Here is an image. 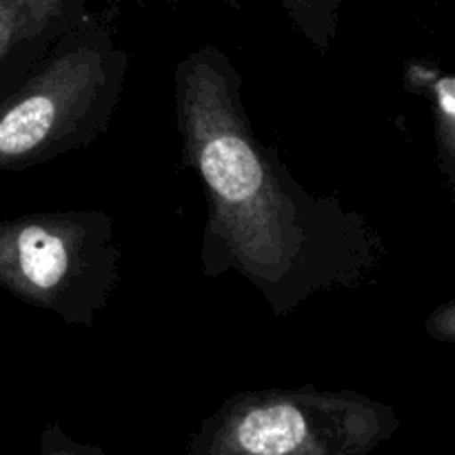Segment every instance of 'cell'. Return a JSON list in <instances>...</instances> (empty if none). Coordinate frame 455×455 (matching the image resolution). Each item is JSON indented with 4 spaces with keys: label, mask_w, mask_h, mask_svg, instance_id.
Segmentation results:
<instances>
[{
    "label": "cell",
    "mask_w": 455,
    "mask_h": 455,
    "mask_svg": "<svg viewBox=\"0 0 455 455\" xmlns=\"http://www.w3.org/2000/svg\"><path fill=\"white\" fill-rule=\"evenodd\" d=\"M87 4L89 0H0V93L87 16Z\"/></svg>",
    "instance_id": "obj_4"
},
{
    "label": "cell",
    "mask_w": 455,
    "mask_h": 455,
    "mask_svg": "<svg viewBox=\"0 0 455 455\" xmlns=\"http://www.w3.org/2000/svg\"><path fill=\"white\" fill-rule=\"evenodd\" d=\"M427 331L438 342H455V300H447L427 318Z\"/></svg>",
    "instance_id": "obj_7"
},
{
    "label": "cell",
    "mask_w": 455,
    "mask_h": 455,
    "mask_svg": "<svg viewBox=\"0 0 455 455\" xmlns=\"http://www.w3.org/2000/svg\"><path fill=\"white\" fill-rule=\"evenodd\" d=\"M404 89L425 96L434 116L440 167L451 189L455 187V80L440 65L413 60L404 67Z\"/></svg>",
    "instance_id": "obj_5"
},
{
    "label": "cell",
    "mask_w": 455,
    "mask_h": 455,
    "mask_svg": "<svg viewBox=\"0 0 455 455\" xmlns=\"http://www.w3.org/2000/svg\"><path fill=\"white\" fill-rule=\"evenodd\" d=\"M182 163L203 182L207 278L238 274L284 318L318 293L354 289L382 265L367 218L307 189L253 132L238 67L204 44L173 71Z\"/></svg>",
    "instance_id": "obj_1"
},
{
    "label": "cell",
    "mask_w": 455,
    "mask_h": 455,
    "mask_svg": "<svg viewBox=\"0 0 455 455\" xmlns=\"http://www.w3.org/2000/svg\"><path fill=\"white\" fill-rule=\"evenodd\" d=\"M291 25L318 52H329L338 36L340 9L345 0H275Z\"/></svg>",
    "instance_id": "obj_6"
},
{
    "label": "cell",
    "mask_w": 455,
    "mask_h": 455,
    "mask_svg": "<svg viewBox=\"0 0 455 455\" xmlns=\"http://www.w3.org/2000/svg\"><path fill=\"white\" fill-rule=\"evenodd\" d=\"M120 283L114 220L53 209L0 220V289L76 327H92Z\"/></svg>",
    "instance_id": "obj_3"
},
{
    "label": "cell",
    "mask_w": 455,
    "mask_h": 455,
    "mask_svg": "<svg viewBox=\"0 0 455 455\" xmlns=\"http://www.w3.org/2000/svg\"><path fill=\"white\" fill-rule=\"evenodd\" d=\"M129 56L89 12L0 93V176L84 149L123 98Z\"/></svg>",
    "instance_id": "obj_2"
}]
</instances>
